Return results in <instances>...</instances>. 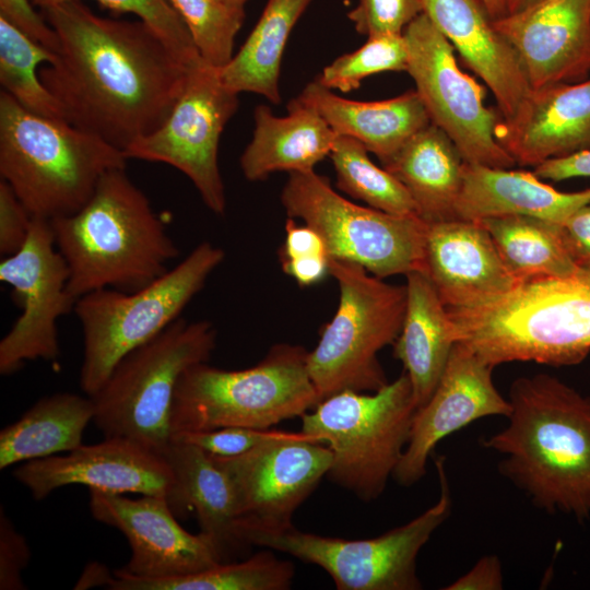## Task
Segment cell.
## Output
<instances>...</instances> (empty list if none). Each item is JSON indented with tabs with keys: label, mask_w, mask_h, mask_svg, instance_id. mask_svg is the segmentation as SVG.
I'll return each mask as SVG.
<instances>
[{
	"label": "cell",
	"mask_w": 590,
	"mask_h": 590,
	"mask_svg": "<svg viewBox=\"0 0 590 590\" xmlns=\"http://www.w3.org/2000/svg\"><path fill=\"white\" fill-rule=\"evenodd\" d=\"M42 15L59 47L39 78L66 121L123 152L167 119L191 68L145 23L99 16L79 0Z\"/></svg>",
	"instance_id": "obj_1"
},
{
	"label": "cell",
	"mask_w": 590,
	"mask_h": 590,
	"mask_svg": "<svg viewBox=\"0 0 590 590\" xmlns=\"http://www.w3.org/2000/svg\"><path fill=\"white\" fill-rule=\"evenodd\" d=\"M508 424L483 440L499 473L547 514L590 518V396L548 374L510 386Z\"/></svg>",
	"instance_id": "obj_2"
},
{
	"label": "cell",
	"mask_w": 590,
	"mask_h": 590,
	"mask_svg": "<svg viewBox=\"0 0 590 590\" xmlns=\"http://www.w3.org/2000/svg\"><path fill=\"white\" fill-rule=\"evenodd\" d=\"M75 300L102 288L133 292L169 268L179 250L126 168L107 172L78 212L50 221Z\"/></svg>",
	"instance_id": "obj_3"
},
{
	"label": "cell",
	"mask_w": 590,
	"mask_h": 590,
	"mask_svg": "<svg viewBox=\"0 0 590 590\" xmlns=\"http://www.w3.org/2000/svg\"><path fill=\"white\" fill-rule=\"evenodd\" d=\"M456 343L495 367L578 365L590 353V264L568 275L521 281L489 304L448 308Z\"/></svg>",
	"instance_id": "obj_4"
},
{
	"label": "cell",
	"mask_w": 590,
	"mask_h": 590,
	"mask_svg": "<svg viewBox=\"0 0 590 590\" xmlns=\"http://www.w3.org/2000/svg\"><path fill=\"white\" fill-rule=\"evenodd\" d=\"M123 152L64 119L37 115L0 93V175L33 217L78 212L101 178L126 168Z\"/></svg>",
	"instance_id": "obj_5"
},
{
	"label": "cell",
	"mask_w": 590,
	"mask_h": 590,
	"mask_svg": "<svg viewBox=\"0 0 590 590\" xmlns=\"http://www.w3.org/2000/svg\"><path fill=\"white\" fill-rule=\"evenodd\" d=\"M300 345H273L255 366L225 370L206 362L187 368L176 386L172 436L223 427L267 429L300 417L319 402Z\"/></svg>",
	"instance_id": "obj_6"
},
{
	"label": "cell",
	"mask_w": 590,
	"mask_h": 590,
	"mask_svg": "<svg viewBox=\"0 0 590 590\" xmlns=\"http://www.w3.org/2000/svg\"><path fill=\"white\" fill-rule=\"evenodd\" d=\"M416 410L403 371L375 392L344 390L320 401L300 416V432L330 448L329 481L371 502L394 473Z\"/></svg>",
	"instance_id": "obj_7"
},
{
	"label": "cell",
	"mask_w": 590,
	"mask_h": 590,
	"mask_svg": "<svg viewBox=\"0 0 590 590\" xmlns=\"http://www.w3.org/2000/svg\"><path fill=\"white\" fill-rule=\"evenodd\" d=\"M225 251L199 244L182 261L133 292L102 288L76 299L74 312L83 334L80 387L92 397L116 365L174 321L224 261Z\"/></svg>",
	"instance_id": "obj_8"
},
{
	"label": "cell",
	"mask_w": 590,
	"mask_h": 590,
	"mask_svg": "<svg viewBox=\"0 0 590 590\" xmlns=\"http://www.w3.org/2000/svg\"><path fill=\"white\" fill-rule=\"evenodd\" d=\"M215 345L210 321L178 318L116 365L91 397L93 422L105 437L128 438L162 455L172 440L178 380L190 366L208 362Z\"/></svg>",
	"instance_id": "obj_9"
},
{
	"label": "cell",
	"mask_w": 590,
	"mask_h": 590,
	"mask_svg": "<svg viewBox=\"0 0 590 590\" xmlns=\"http://www.w3.org/2000/svg\"><path fill=\"white\" fill-rule=\"evenodd\" d=\"M340 299L307 367L320 401L344 390L375 392L388 384L378 353L398 338L406 306V286L394 285L363 267L329 258Z\"/></svg>",
	"instance_id": "obj_10"
},
{
	"label": "cell",
	"mask_w": 590,
	"mask_h": 590,
	"mask_svg": "<svg viewBox=\"0 0 590 590\" xmlns=\"http://www.w3.org/2000/svg\"><path fill=\"white\" fill-rule=\"evenodd\" d=\"M440 494L437 503L403 526L364 540H345L297 530H249L244 540L286 553L322 568L339 590H420L417 556L450 516L452 500L446 458L434 459Z\"/></svg>",
	"instance_id": "obj_11"
},
{
	"label": "cell",
	"mask_w": 590,
	"mask_h": 590,
	"mask_svg": "<svg viewBox=\"0 0 590 590\" xmlns=\"http://www.w3.org/2000/svg\"><path fill=\"white\" fill-rule=\"evenodd\" d=\"M281 202L288 217L319 233L329 258L356 263L380 279L424 272L427 223L420 216L355 204L315 170L291 173Z\"/></svg>",
	"instance_id": "obj_12"
},
{
	"label": "cell",
	"mask_w": 590,
	"mask_h": 590,
	"mask_svg": "<svg viewBox=\"0 0 590 590\" xmlns=\"http://www.w3.org/2000/svg\"><path fill=\"white\" fill-rule=\"evenodd\" d=\"M406 72L430 122L456 144L464 162L498 168L517 164L496 138L499 110L485 105V87L458 64L455 48L422 13L403 32Z\"/></svg>",
	"instance_id": "obj_13"
},
{
	"label": "cell",
	"mask_w": 590,
	"mask_h": 590,
	"mask_svg": "<svg viewBox=\"0 0 590 590\" xmlns=\"http://www.w3.org/2000/svg\"><path fill=\"white\" fill-rule=\"evenodd\" d=\"M237 107L238 94L223 83L220 69L201 60L189 70L167 119L132 142L123 154L127 160L177 168L192 181L206 208L224 215L226 194L219 168V143Z\"/></svg>",
	"instance_id": "obj_14"
},
{
	"label": "cell",
	"mask_w": 590,
	"mask_h": 590,
	"mask_svg": "<svg viewBox=\"0 0 590 590\" xmlns=\"http://www.w3.org/2000/svg\"><path fill=\"white\" fill-rule=\"evenodd\" d=\"M0 281L12 287L22 314L0 341V374L17 371L27 361L60 355L57 321L74 309L69 270L57 249L50 221L33 217L24 246L0 263Z\"/></svg>",
	"instance_id": "obj_15"
},
{
	"label": "cell",
	"mask_w": 590,
	"mask_h": 590,
	"mask_svg": "<svg viewBox=\"0 0 590 590\" xmlns=\"http://www.w3.org/2000/svg\"><path fill=\"white\" fill-rule=\"evenodd\" d=\"M212 458L232 482L244 540V532L249 530L293 527L295 511L327 475L332 452L326 444L300 432L239 456Z\"/></svg>",
	"instance_id": "obj_16"
},
{
	"label": "cell",
	"mask_w": 590,
	"mask_h": 590,
	"mask_svg": "<svg viewBox=\"0 0 590 590\" xmlns=\"http://www.w3.org/2000/svg\"><path fill=\"white\" fill-rule=\"evenodd\" d=\"M92 517L119 530L127 539L131 556L118 570L138 578L162 579L198 573L223 557L213 540L186 531L165 496L122 494L90 489Z\"/></svg>",
	"instance_id": "obj_17"
},
{
	"label": "cell",
	"mask_w": 590,
	"mask_h": 590,
	"mask_svg": "<svg viewBox=\"0 0 590 590\" xmlns=\"http://www.w3.org/2000/svg\"><path fill=\"white\" fill-rule=\"evenodd\" d=\"M494 367L455 343L428 401L414 414L410 438L392 477L409 487L426 474L427 460L450 434L486 416H508L511 406L494 385Z\"/></svg>",
	"instance_id": "obj_18"
},
{
	"label": "cell",
	"mask_w": 590,
	"mask_h": 590,
	"mask_svg": "<svg viewBox=\"0 0 590 590\" xmlns=\"http://www.w3.org/2000/svg\"><path fill=\"white\" fill-rule=\"evenodd\" d=\"M13 475L36 500L73 484L117 494L166 497L173 483V472L162 455L122 437H105L67 455L21 463Z\"/></svg>",
	"instance_id": "obj_19"
},
{
	"label": "cell",
	"mask_w": 590,
	"mask_h": 590,
	"mask_svg": "<svg viewBox=\"0 0 590 590\" xmlns=\"http://www.w3.org/2000/svg\"><path fill=\"white\" fill-rule=\"evenodd\" d=\"M494 24L531 88L580 82L590 73V0H539Z\"/></svg>",
	"instance_id": "obj_20"
},
{
	"label": "cell",
	"mask_w": 590,
	"mask_h": 590,
	"mask_svg": "<svg viewBox=\"0 0 590 590\" xmlns=\"http://www.w3.org/2000/svg\"><path fill=\"white\" fill-rule=\"evenodd\" d=\"M424 263V272L448 308L489 304L520 283L477 221L427 223Z\"/></svg>",
	"instance_id": "obj_21"
},
{
	"label": "cell",
	"mask_w": 590,
	"mask_h": 590,
	"mask_svg": "<svg viewBox=\"0 0 590 590\" xmlns=\"http://www.w3.org/2000/svg\"><path fill=\"white\" fill-rule=\"evenodd\" d=\"M496 138L520 166L590 149V79L531 88Z\"/></svg>",
	"instance_id": "obj_22"
},
{
	"label": "cell",
	"mask_w": 590,
	"mask_h": 590,
	"mask_svg": "<svg viewBox=\"0 0 590 590\" xmlns=\"http://www.w3.org/2000/svg\"><path fill=\"white\" fill-rule=\"evenodd\" d=\"M423 13L492 92L503 119L531 91L521 62L484 0H421Z\"/></svg>",
	"instance_id": "obj_23"
},
{
	"label": "cell",
	"mask_w": 590,
	"mask_h": 590,
	"mask_svg": "<svg viewBox=\"0 0 590 590\" xmlns=\"http://www.w3.org/2000/svg\"><path fill=\"white\" fill-rule=\"evenodd\" d=\"M162 456L173 472L166 499L174 515H193L224 563L233 562L249 546L240 534L237 499L226 472L203 449L182 440L172 439Z\"/></svg>",
	"instance_id": "obj_24"
},
{
	"label": "cell",
	"mask_w": 590,
	"mask_h": 590,
	"mask_svg": "<svg viewBox=\"0 0 590 590\" xmlns=\"http://www.w3.org/2000/svg\"><path fill=\"white\" fill-rule=\"evenodd\" d=\"M589 201L590 188L562 192L533 172L464 162L456 215L465 221L526 215L563 224Z\"/></svg>",
	"instance_id": "obj_25"
},
{
	"label": "cell",
	"mask_w": 590,
	"mask_h": 590,
	"mask_svg": "<svg viewBox=\"0 0 590 590\" xmlns=\"http://www.w3.org/2000/svg\"><path fill=\"white\" fill-rule=\"evenodd\" d=\"M297 98L314 108L337 135L357 140L381 163L430 123L415 90L388 99L358 102L333 93L316 80Z\"/></svg>",
	"instance_id": "obj_26"
},
{
	"label": "cell",
	"mask_w": 590,
	"mask_h": 590,
	"mask_svg": "<svg viewBox=\"0 0 590 590\" xmlns=\"http://www.w3.org/2000/svg\"><path fill=\"white\" fill-rule=\"evenodd\" d=\"M337 133L310 106L297 97L287 105V115L275 116L266 105L255 109L252 139L240 156V168L250 181L274 172L303 173L329 156Z\"/></svg>",
	"instance_id": "obj_27"
},
{
	"label": "cell",
	"mask_w": 590,
	"mask_h": 590,
	"mask_svg": "<svg viewBox=\"0 0 590 590\" xmlns=\"http://www.w3.org/2000/svg\"><path fill=\"white\" fill-rule=\"evenodd\" d=\"M406 306L393 356L410 378L416 408L434 392L456 343L447 307L423 271L406 275Z\"/></svg>",
	"instance_id": "obj_28"
},
{
	"label": "cell",
	"mask_w": 590,
	"mask_h": 590,
	"mask_svg": "<svg viewBox=\"0 0 590 590\" xmlns=\"http://www.w3.org/2000/svg\"><path fill=\"white\" fill-rule=\"evenodd\" d=\"M381 164L405 187L426 223L457 219L464 160L440 128L430 122Z\"/></svg>",
	"instance_id": "obj_29"
},
{
	"label": "cell",
	"mask_w": 590,
	"mask_h": 590,
	"mask_svg": "<svg viewBox=\"0 0 590 590\" xmlns=\"http://www.w3.org/2000/svg\"><path fill=\"white\" fill-rule=\"evenodd\" d=\"M94 418L91 397L71 392L47 396L0 432V469L69 452L82 445Z\"/></svg>",
	"instance_id": "obj_30"
},
{
	"label": "cell",
	"mask_w": 590,
	"mask_h": 590,
	"mask_svg": "<svg viewBox=\"0 0 590 590\" xmlns=\"http://www.w3.org/2000/svg\"><path fill=\"white\" fill-rule=\"evenodd\" d=\"M312 0H268L257 24L232 60L220 69L233 92L281 102L279 87L283 52L292 30Z\"/></svg>",
	"instance_id": "obj_31"
},
{
	"label": "cell",
	"mask_w": 590,
	"mask_h": 590,
	"mask_svg": "<svg viewBox=\"0 0 590 590\" xmlns=\"http://www.w3.org/2000/svg\"><path fill=\"white\" fill-rule=\"evenodd\" d=\"M480 222L491 235L509 271L521 282L575 272L562 232V224L526 216L507 215Z\"/></svg>",
	"instance_id": "obj_32"
},
{
	"label": "cell",
	"mask_w": 590,
	"mask_h": 590,
	"mask_svg": "<svg viewBox=\"0 0 590 590\" xmlns=\"http://www.w3.org/2000/svg\"><path fill=\"white\" fill-rule=\"evenodd\" d=\"M295 575L292 562L279 559L266 548L245 560L220 563L208 569L162 579L138 578L118 569L111 590H286Z\"/></svg>",
	"instance_id": "obj_33"
},
{
	"label": "cell",
	"mask_w": 590,
	"mask_h": 590,
	"mask_svg": "<svg viewBox=\"0 0 590 590\" xmlns=\"http://www.w3.org/2000/svg\"><path fill=\"white\" fill-rule=\"evenodd\" d=\"M56 52L32 39L0 16V83L26 109L48 118L64 119L61 107L43 84L37 67L51 63Z\"/></svg>",
	"instance_id": "obj_34"
},
{
	"label": "cell",
	"mask_w": 590,
	"mask_h": 590,
	"mask_svg": "<svg viewBox=\"0 0 590 590\" xmlns=\"http://www.w3.org/2000/svg\"><path fill=\"white\" fill-rule=\"evenodd\" d=\"M337 187L368 206L397 215H416L405 187L385 167L377 166L357 140L338 135L330 153Z\"/></svg>",
	"instance_id": "obj_35"
},
{
	"label": "cell",
	"mask_w": 590,
	"mask_h": 590,
	"mask_svg": "<svg viewBox=\"0 0 590 590\" xmlns=\"http://www.w3.org/2000/svg\"><path fill=\"white\" fill-rule=\"evenodd\" d=\"M182 19L200 57L215 68L233 58L235 37L243 25L244 9L222 0H167Z\"/></svg>",
	"instance_id": "obj_36"
},
{
	"label": "cell",
	"mask_w": 590,
	"mask_h": 590,
	"mask_svg": "<svg viewBox=\"0 0 590 590\" xmlns=\"http://www.w3.org/2000/svg\"><path fill=\"white\" fill-rule=\"evenodd\" d=\"M408 47L402 34L368 36L364 45L328 64L318 82L332 91L349 93L362 81L385 71H406Z\"/></svg>",
	"instance_id": "obj_37"
},
{
	"label": "cell",
	"mask_w": 590,
	"mask_h": 590,
	"mask_svg": "<svg viewBox=\"0 0 590 590\" xmlns=\"http://www.w3.org/2000/svg\"><path fill=\"white\" fill-rule=\"evenodd\" d=\"M40 9L71 0H31ZM101 4L132 13L154 31L178 56L192 68L202 60L182 19L167 0H95Z\"/></svg>",
	"instance_id": "obj_38"
},
{
	"label": "cell",
	"mask_w": 590,
	"mask_h": 590,
	"mask_svg": "<svg viewBox=\"0 0 590 590\" xmlns=\"http://www.w3.org/2000/svg\"><path fill=\"white\" fill-rule=\"evenodd\" d=\"M423 13L421 0H358L347 13L357 33L373 36L402 34Z\"/></svg>",
	"instance_id": "obj_39"
},
{
	"label": "cell",
	"mask_w": 590,
	"mask_h": 590,
	"mask_svg": "<svg viewBox=\"0 0 590 590\" xmlns=\"http://www.w3.org/2000/svg\"><path fill=\"white\" fill-rule=\"evenodd\" d=\"M299 433L249 427H223L211 430L187 432L172 436L203 449L211 456L235 457L270 440L296 437Z\"/></svg>",
	"instance_id": "obj_40"
},
{
	"label": "cell",
	"mask_w": 590,
	"mask_h": 590,
	"mask_svg": "<svg viewBox=\"0 0 590 590\" xmlns=\"http://www.w3.org/2000/svg\"><path fill=\"white\" fill-rule=\"evenodd\" d=\"M31 560V548L3 507L0 508V589H26L22 573Z\"/></svg>",
	"instance_id": "obj_41"
},
{
	"label": "cell",
	"mask_w": 590,
	"mask_h": 590,
	"mask_svg": "<svg viewBox=\"0 0 590 590\" xmlns=\"http://www.w3.org/2000/svg\"><path fill=\"white\" fill-rule=\"evenodd\" d=\"M33 216L19 200L11 187L0 180V253H16L26 243Z\"/></svg>",
	"instance_id": "obj_42"
},
{
	"label": "cell",
	"mask_w": 590,
	"mask_h": 590,
	"mask_svg": "<svg viewBox=\"0 0 590 590\" xmlns=\"http://www.w3.org/2000/svg\"><path fill=\"white\" fill-rule=\"evenodd\" d=\"M0 16L32 39L57 52L59 42L43 15L34 10L31 0H0Z\"/></svg>",
	"instance_id": "obj_43"
},
{
	"label": "cell",
	"mask_w": 590,
	"mask_h": 590,
	"mask_svg": "<svg viewBox=\"0 0 590 590\" xmlns=\"http://www.w3.org/2000/svg\"><path fill=\"white\" fill-rule=\"evenodd\" d=\"M309 256H329L322 237L309 225H298L295 219L287 217L280 261Z\"/></svg>",
	"instance_id": "obj_44"
},
{
	"label": "cell",
	"mask_w": 590,
	"mask_h": 590,
	"mask_svg": "<svg viewBox=\"0 0 590 590\" xmlns=\"http://www.w3.org/2000/svg\"><path fill=\"white\" fill-rule=\"evenodd\" d=\"M566 247L578 264H590V201L562 224Z\"/></svg>",
	"instance_id": "obj_45"
},
{
	"label": "cell",
	"mask_w": 590,
	"mask_h": 590,
	"mask_svg": "<svg viewBox=\"0 0 590 590\" xmlns=\"http://www.w3.org/2000/svg\"><path fill=\"white\" fill-rule=\"evenodd\" d=\"M503 571L496 555L481 557L464 575L460 576L446 590H500L503 589Z\"/></svg>",
	"instance_id": "obj_46"
},
{
	"label": "cell",
	"mask_w": 590,
	"mask_h": 590,
	"mask_svg": "<svg viewBox=\"0 0 590 590\" xmlns=\"http://www.w3.org/2000/svg\"><path fill=\"white\" fill-rule=\"evenodd\" d=\"M542 180L563 181L575 177L590 178V149L571 155L547 160L533 167Z\"/></svg>",
	"instance_id": "obj_47"
},
{
	"label": "cell",
	"mask_w": 590,
	"mask_h": 590,
	"mask_svg": "<svg viewBox=\"0 0 590 590\" xmlns=\"http://www.w3.org/2000/svg\"><path fill=\"white\" fill-rule=\"evenodd\" d=\"M284 273L300 287L312 286L330 274L329 256H309L281 261Z\"/></svg>",
	"instance_id": "obj_48"
},
{
	"label": "cell",
	"mask_w": 590,
	"mask_h": 590,
	"mask_svg": "<svg viewBox=\"0 0 590 590\" xmlns=\"http://www.w3.org/2000/svg\"><path fill=\"white\" fill-rule=\"evenodd\" d=\"M113 575L108 569L98 563H91L85 567L81 578L75 585V589H87L92 587H107Z\"/></svg>",
	"instance_id": "obj_49"
},
{
	"label": "cell",
	"mask_w": 590,
	"mask_h": 590,
	"mask_svg": "<svg viewBox=\"0 0 590 590\" xmlns=\"http://www.w3.org/2000/svg\"><path fill=\"white\" fill-rule=\"evenodd\" d=\"M489 14L494 20H497L506 15V8L504 0H484Z\"/></svg>",
	"instance_id": "obj_50"
},
{
	"label": "cell",
	"mask_w": 590,
	"mask_h": 590,
	"mask_svg": "<svg viewBox=\"0 0 590 590\" xmlns=\"http://www.w3.org/2000/svg\"><path fill=\"white\" fill-rule=\"evenodd\" d=\"M506 14L516 13L526 9L529 5L538 2L539 0H504Z\"/></svg>",
	"instance_id": "obj_51"
},
{
	"label": "cell",
	"mask_w": 590,
	"mask_h": 590,
	"mask_svg": "<svg viewBox=\"0 0 590 590\" xmlns=\"http://www.w3.org/2000/svg\"><path fill=\"white\" fill-rule=\"evenodd\" d=\"M224 3L238 9H244L247 0H222Z\"/></svg>",
	"instance_id": "obj_52"
}]
</instances>
